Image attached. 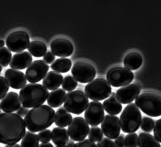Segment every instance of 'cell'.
<instances>
[{
	"label": "cell",
	"mask_w": 161,
	"mask_h": 147,
	"mask_svg": "<svg viewBox=\"0 0 161 147\" xmlns=\"http://www.w3.org/2000/svg\"><path fill=\"white\" fill-rule=\"evenodd\" d=\"M26 132L24 120L19 115L13 113H0V143H17Z\"/></svg>",
	"instance_id": "1"
},
{
	"label": "cell",
	"mask_w": 161,
	"mask_h": 147,
	"mask_svg": "<svg viewBox=\"0 0 161 147\" xmlns=\"http://www.w3.org/2000/svg\"><path fill=\"white\" fill-rule=\"evenodd\" d=\"M55 110L47 105L35 107L30 110L24 119L29 131L36 133L50 127L54 122Z\"/></svg>",
	"instance_id": "2"
},
{
	"label": "cell",
	"mask_w": 161,
	"mask_h": 147,
	"mask_svg": "<svg viewBox=\"0 0 161 147\" xmlns=\"http://www.w3.org/2000/svg\"><path fill=\"white\" fill-rule=\"evenodd\" d=\"M48 95V90L44 86L37 83L26 84L19 92L21 103L29 109L44 104Z\"/></svg>",
	"instance_id": "3"
},
{
	"label": "cell",
	"mask_w": 161,
	"mask_h": 147,
	"mask_svg": "<svg viewBox=\"0 0 161 147\" xmlns=\"http://www.w3.org/2000/svg\"><path fill=\"white\" fill-rule=\"evenodd\" d=\"M140 110L135 103L127 105L120 116V127L125 133H135L139 130L142 121Z\"/></svg>",
	"instance_id": "4"
},
{
	"label": "cell",
	"mask_w": 161,
	"mask_h": 147,
	"mask_svg": "<svg viewBox=\"0 0 161 147\" xmlns=\"http://www.w3.org/2000/svg\"><path fill=\"white\" fill-rule=\"evenodd\" d=\"M136 105L144 114L152 117L161 116V97L155 93H142L135 100Z\"/></svg>",
	"instance_id": "5"
},
{
	"label": "cell",
	"mask_w": 161,
	"mask_h": 147,
	"mask_svg": "<svg viewBox=\"0 0 161 147\" xmlns=\"http://www.w3.org/2000/svg\"><path fill=\"white\" fill-rule=\"evenodd\" d=\"M85 93L91 100L103 101L108 98L112 93V87L108 81L103 78L93 79L86 85Z\"/></svg>",
	"instance_id": "6"
},
{
	"label": "cell",
	"mask_w": 161,
	"mask_h": 147,
	"mask_svg": "<svg viewBox=\"0 0 161 147\" xmlns=\"http://www.w3.org/2000/svg\"><path fill=\"white\" fill-rule=\"evenodd\" d=\"M89 104V99L84 92L80 90L69 92L66 96L64 107L68 112L80 115Z\"/></svg>",
	"instance_id": "7"
},
{
	"label": "cell",
	"mask_w": 161,
	"mask_h": 147,
	"mask_svg": "<svg viewBox=\"0 0 161 147\" xmlns=\"http://www.w3.org/2000/svg\"><path fill=\"white\" fill-rule=\"evenodd\" d=\"M134 75L125 67L117 66L111 68L107 74V79L114 87H121L133 82Z\"/></svg>",
	"instance_id": "8"
},
{
	"label": "cell",
	"mask_w": 161,
	"mask_h": 147,
	"mask_svg": "<svg viewBox=\"0 0 161 147\" xmlns=\"http://www.w3.org/2000/svg\"><path fill=\"white\" fill-rule=\"evenodd\" d=\"M73 77L81 83H87L94 79L96 76V70L91 64L84 61L75 62L71 69Z\"/></svg>",
	"instance_id": "9"
},
{
	"label": "cell",
	"mask_w": 161,
	"mask_h": 147,
	"mask_svg": "<svg viewBox=\"0 0 161 147\" xmlns=\"http://www.w3.org/2000/svg\"><path fill=\"white\" fill-rule=\"evenodd\" d=\"M6 43L12 52L18 53L28 49L30 43V38L25 31H14L8 36Z\"/></svg>",
	"instance_id": "10"
},
{
	"label": "cell",
	"mask_w": 161,
	"mask_h": 147,
	"mask_svg": "<svg viewBox=\"0 0 161 147\" xmlns=\"http://www.w3.org/2000/svg\"><path fill=\"white\" fill-rule=\"evenodd\" d=\"M89 124L81 117L72 119L68 127V132L71 139L79 142L86 138L89 131Z\"/></svg>",
	"instance_id": "11"
},
{
	"label": "cell",
	"mask_w": 161,
	"mask_h": 147,
	"mask_svg": "<svg viewBox=\"0 0 161 147\" xmlns=\"http://www.w3.org/2000/svg\"><path fill=\"white\" fill-rule=\"evenodd\" d=\"M49 70V66L42 60H35L28 66L26 71V77L30 83L40 82Z\"/></svg>",
	"instance_id": "12"
},
{
	"label": "cell",
	"mask_w": 161,
	"mask_h": 147,
	"mask_svg": "<svg viewBox=\"0 0 161 147\" xmlns=\"http://www.w3.org/2000/svg\"><path fill=\"white\" fill-rule=\"evenodd\" d=\"M104 117V108L99 101H93L87 105L84 113L85 120L92 127L101 124Z\"/></svg>",
	"instance_id": "13"
},
{
	"label": "cell",
	"mask_w": 161,
	"mask_h": 147,
	"mask_svg": "<svg viewBox=\"0 0 161 147\" xmlns=\"http://www.w3.org/2000/svg\"><path fill=\"white\" fill-rule=\"evenodd\" d=\"M101 128L103 133L110 139H115L120 134V121L118 117L113 115H107L101 122Z\"/></svg>",
	"instance_id": "14"
},
{
	"label": "cell",
	"mask_w": 161,
	"mask_h": 147,
	"mask_svg": "<svg viewBox=\"0 0 161 147\" xmlns=\"http://www.w3.org/2000/svg\"><path fill=\"white\" fill-rule=\"evenodd\" d=\"M141 93V88L136 84H130L118 89L116 98L121 104H130Z\"/></svg>",
	"instance_id": "15"
},
{
	"label": "cell",
	"mask_w": 161,
	"mask_h": 147,
	"mask_svg": "<svg viewBox=\"0 0 161 147\" xmlns=\"http://www.w3.org/2000/svg\"><path fill=\"white\" fill-rule=\"evenodd\" d=\"M50 47L54 55L60 57H69L71 55L74 50L72 43L64 38L55 39L51 42Z\"/></svg>",
	"instance_id": "16"
},
{
	"label": "cell",
	"mask_w": 161,
	"mask_h": 147,
	"mask_svg": "<svg viewBox=\"0 0 161 147\" xmlns=\"http://www.w3.org/2000/svg\"><path fill=\"white\" fill-rule=\"evenodd\" d=\"M5 77L9 86L13 89H22L27 84L26 75L18 70L8 69L5 71Z\"/></svg>",
	"instance_id": "17"
},
{
	"label": "cell",
	"mask_w": 161,
	"mask_h": 147,
	"mask_svg": "<svg viewBox=\"0 0 161 147\" xmlns=\"http://www.w3.org/2000/svg\"><path fill=\"white\" fill-rule=\"evenodd\" d=\"M21 104L19 95L14 92H10L2 99L0 107L3 112L12 113L17 111Z\"/></svg>",
	"instance_id": "18"
},
{
	"label": "cell",
	"mask_w": 161,
	"mask_h": 147,
	"mask_svg": "<svg viewBox=\"0 0 161 147\" xmlns=\"http://www.w3.org/2000/svg\"><path fill=\"white\" fill-rule=\"evenodd\" d=\"M32 56L27 51H22L14 54L10 63L12 69L24 70L27 68L32 61Z\"/></svg>",
	"instance_id": "19"
},
{
	"label": "cell",
	"mask_w": 161,
	"mask_h": 147,
	"mask_svg": "<svg viewBox=\"0 0 161 147\" xmlns=\"http://www.w3.org/2000/svg\"><path fill=\"white\" fill-rule=\"evenodd\" d=\"M63 80V76L60 73L51 71L45 76L42 84L47 90L53 91L58 89L60 86Z\"/></svg>",
	"instance_id": "20"
},
{
	"label": "cell",
	"mask_w": 161,
	"mask_h": 147,
	"mask_svg": "<svg viewBox=\"0 0 161 147\" xmlns=\"http://www.w3.org/2000/svg\"><path fill=\"white\" fill-rule=\"evenodd\" d=\"M66 94L65 91L61 88L52 91L47 98V104L54 108L60 107L64 102Z\"/></svg>",
	"instance_id": "21"
},
{
	"label": "cell",
	"mask_w": 161,
	"mask_h": 147,
	"mask_svg": "<svg viewBox=\"0 0 161 147\" xmlns=\"http://www.w3.org/2000/svg\"><path fill=\"white\" fill-rule=\"evenodd\" d=\"M142 63V57L138 52H130L126 55L124 58L125 67L130 70L138 69L141 67Z\"/></svg>",
	"instance_id": "22"
},
{
	"label": "cell",
	"mask_w": 161,
	"mask_h": 147,
	"mask_svg": "<svg viewBox=\"0 0 161 147\" xmlns=\"http://www.w3.org/2000/svg\"><path fill=\"white\" fill-rule=\"evenodd\" d=\"M51 140L56 146L66 145L69 140L68 130L64 128H54L51 132Z\"/></svg>",
	"instance_id": "23"
},
{
	"label": "cell",
	"mask_w": 161,
	"mask_h": 147,
	"mask_svg": "<svg viewBox=\"0 0 161 147\" xmlns=\"http://www.w3.org/2000/svg\"><path fill=\"white\" fill-rule=\"evenodd\" d=\"M72 120V115L64 107L59 108L55 114V124L59 127H66Z\"/></svg>",
	"instance_id": "24"
},
{
	"label": "cell",
	"mask_w": 161,
	"mask_h": 147,
	"mask_svg": "<svg viewBox=\"0 0 161 147\" xmlns=\"http://www.w3.org/2000/svg\"><path fill=\"white\" fill-rule=\"evenodd\" d=\"M139 147H161L159 141L148 133H142L138 137Z\"/></svg>",
	"instance_id": "25"
},
{
	"label": "cell",
	"mask_w": 161,
	"mask_h": 147,
	"mask_svg": "<svg viewBox=\"0 0 161 147\" xmlns=\"http://www.w3.org/2000/svg\"><path fill=\"white\" fill-rule=\"evenodd\" d=\"M103 106L105 111L110 115L119 114L123 109L121 103L115 98H109L103 103Z\"/></svg>",
	"instance_id": "26"
},
{
	"label": "cell",
	"mask_w": 161,
	"mask_h": 147,
	"mask_svg": "<svg viewBox=\"0 0 161 147\" xmlns=\"http://www.w3.org/2000/svg\"><path fill=\"white\" fill-rule=\"evenodd\" d=\"M47 48L46 44L40 41H33L30 42L28 50L34 57L40 58L46 54Z\"/></svg>",
	"instance_id": "27"
},
{
	"label": "cell",
	"mask_w": 161,
	"mask_h": 147,
	"mask_svg": "<svg viewBox=\"0 0 161 147\" xmlns=\"http://www.w3.org/2000/svg\"><path fill=\"white\" fill-rule=\"evenodd\" d=\"M72 62L69 59L61 58L54 61L51 65V68L56 72L65 73L70 70Z\"/></svg>",
	"instance_id": "28"
},
{
	"label": "cell",
	"mask_w": 161,
	"mask_h": 147,
	"mask_svg": "<svg viewBox=\"0 0 161 147\" xmlns=\"http://www.w3.org/2000/svg\"><path fill=\"white\" fill-rule=\"evenodd\" d=\"M39 144L38 135L34 133L26 131L22 139L21 147H38Z\"/></svg>",
	"instance_id": "29"
},
{
	"label": "cell",
	"mask_w": 161,
	"mask_h": 147,
	"mask_svg": "<svg viewBox=\"0 0 161 147\" xmlns=\"http://www.w3.org/2000/svg\"><path fill=\"white\" fill-rule=\"evenodd\" d=\"M11 52L9 49L6 47L0 48V64L2 66L7 67L10 64L11 60Z\"/></svg>",
	"instance_id": "30"
},
{
	"label": "cell",
	"mask_w": 161,
	"mask_h": 147,
	"mask_svg": "<svg viewBox=\"0 0 161 147\" xmlns=\"http://www.w3.org/2000/svg\"><path fill=\"white\" fill-rule=\"evenodd\" d=\"M78 86V83L76 80L73 76L67 75L64 79L62 83V87L65 91L69 92L73 91Z\"/></svg>",
	"instance_id": "31"
},
{
	"label": "cell",
	"mask_w": 161,
	"mask_h": 147,
	"mask_svg": "<svg viewBox=\"0 0 161 147\" xmlns=\"http://www.w3.org/2000/svg\"><path fill=\"white\" fill-rule=\"evenodd\" d=\"M155 122L151 118L145 117L142 119L141 129L142 131L147 133H151L154 129Z\"/></svg>",
	"instance_id": "32"
},
{
	"label": "cell",
	"mask_w": 161,
	"mask_h": 147,
	"mask_svg": "<svg viewBox=\"0 0 161 147\" xmlns=\"http://www.w3.org/2000/svg\"><path fill=\"white\" fill-rule=\"evenodd\" d=\"M88 138L93 142H98L103 137V132L98 127H92L89 129Z\"/></svg>",
	"instance_id": "33"
},
{
	"label": "cell",
	"mask_w": 161,
	"mask_h": 147,
	"mask_svg": "<svg viewBox=\"0 0 161 147\" xmlns=\"http://www.w3.org/2000/svg\"><path fill=\"white\" fill-rule=\"evenodd\" d=\"M125 147H138V136L135 133L128 134L125 138Z\"/></svg>",
	"instance_id": "34"
},
{
	"label": "cell",
	"mask_w": 161,
	"mask_h": 147,
	"mask_svg": "<svg viewBox=\"0 0 161 147\" xmlns=\"http://www.w3.org/2000/svg\"><path fill=\"white\" fill-rule=\"evenodd\" d=\"M10 89V86L5 77L0 76V100L6 95Z\"/></svg>",
	"instance_id": "35"
},
{
	"label": "cell",
	"mask_w": 161,
	"mask_h": 147,
	"mask_svg": "<svg viewBox=\"0 0 161 147\" xmlns=\"http://www.w3.org/2000/svg\"><path fill=\"white\" fill-rule=\"evenodd\" d=\"M37 135L39 140L41 142H49L51 140V131L49 129L41 131Z\"/></svg>",
	"instance_id": "36"
},
{
	"label": "cell",
	"mask_w": 161,
	"mask_h": 147,
	"mask_svg": "<svg viewBox=\"0 0 161 147\" xmlns=\"http://www.w3.org/2000/svg\"><path fill=\"white\" fill-rule=\"evenodd\" d=\"M97 147H117L115 143L110 139L103 138L97 143Z\"/></svg>",
	"instance_id": "37"
},
{
	"label": "cell",
	"mask_w": 161,
	"mask_h": 147,
	"mask_svg": "<svg viewBox=\"0 0 161 147\" xmlns=\"http://www.w3.org/2000/svg\"><path fill=\"white\" fill-rule=\"evenodd\" d=\"M73 147H97L96 144L90 139H85L75 143Z\"/></svg>",
	"instance_id": "38"
},
{
	"label": "cell",
	"mask_w": 161,
	"mask_h": 147,
	"mask_svg": "<svg viewBox=\"0 0 161 147\" xmlns=\"http://www.w3.org/2000/svg\"><path fill=\"white\" fill-rule=\"evenodd\" d=\"M153 132L155 137L161 143V119L158 120L156 122Z\"/></svg>",
	"instance_id": "39"
},
{
	"label": "cell",
	"mask_w": 161,
	"mask_h": 147,
	"mask_svg": "<svg viewBox=\"0 0 161 147\" xmlns=\"http://www.w3.org/2000/svg\"><path fill=\"white\" fill-rule=\"evenodd\" d=\"M43 60L47 64H52V63H53L54 61L55 60V56L52 52L48 51L43 56Z\"/></svg>",
	"instance_id": "40"
},
{
	"label": "cell",
	"mask_w": 161,
	"mask_h": 147,
	"mask_svg": "<svg viewBox=\"0 0 161 147\" xmlns=\"http://www.w3.org/2000/svg\"><path fill=\"white\" fill-rule=\"evenodd\" d=\"M114 143L117 147H125V136L121 134L114 140Z\"/></svg>",
	"instance_id": "41"
},
{
	"label": "cell",
	"mask_w": 161,
	"mask_h": 147,
	"mask_svg": "<svg viewBox=\"0 0 161 147\" xmlns=\"http://www.w3.org/2000/svg\"><path fill=\"white\" fill-rule=\"evenodd\" d=\"M29 111L28 108H27L25 107L21 106L20 108L17 111V114L20 116L21 117H25Z\"/></svg>",
	"instance_id": "42"
},
{
	"label": "cell",
	"mask_w": 161,
	"mask_h": 147,
	"mask_svg": "<svg viewBox=\"0 0 161 147\" xmlns=\"http://www.w3.org/2000/svg\"><path fill=\"white\" fill-rule=\"evenodd\" d=\"M38 147H54V146L50 143L44 142L40 144Z\"/></svg>",
	"instance_id": "43"
},
{
	"label": "cell",
	"mask_w": 161,
	"mask_h": 147,
	"mask_svg": "<svg viewBox=\"0 0 161 147\" xmlns=\"http://www.w3.org/2000/svg\"><path fill=\"white\" fill-rule=\"evenodd\" d=\"M75 144V141H73L72 139H69L67 143L66 144V146L67 147H73Z\"/></svg>",
	"instance_id": "44"
},
{
	"label": "cell",
	"mask_w": 161,
	"mask_h": 147,
	"mask_svg": "<svg viewBox=\"0 0 161 147\" xmlns=\"http://www.w3.org/2000/svg\"><path fill=\"white\" fill-rule=\"evenodd\" d=\"M5 147H21L20 145L18 144H10V145H7Z\"/></svg>",
	"instance_id": "45"
},
{
	"label": "cell",
	"mask_w": 161,
	"mask_h": 147,
	"mask_svg": "<svg viewBox=\"0 0 161 147\" xmlns=\"http://www.w3.org/2000/svg\"><path fill=\"white\" fill-rule=\"evenodd\" d=\"M109 97L111 98H116V93L115 92H112L109 96Z\"/></svg>",
	"instance_id": "46"
},
{
	"label": "cell",
	"mask_w": 161,
	"mask_h": 147,
	"mask_svg": "<svg viewBox=\"0 0 161 147\" xmlns=\"http://www.w3.org/2000/svg\"><path fill=\"white\" fill-rule=\"evenodd\" d=\"M5 45V42L3 40H0V48L4 47Z\"/></svg>",
	"instance_id": "47"
},
{
	"label": "cell",
	"mask_w": 161,
	"mask_h": 147,
	"mask_svg": "<svg viewBox=\"0 0 161 147\" xmlns=\"http://www.w3.org/2000/svg\"><path fill=\"white\" fill-rule=\"evenodd\" d=\"M3 68L2 67V66L0 64V73H1L2 71Z\"/></svg>",
	"instance_id": "48"
},
{
	"label": "cell",
	"mask_w": 161,
	"mask_h": 147,
	"mask_svg": "<svg viewBox=\"0 0 161 147\" xmlns=\"http://www.w3.org/2000/svg\"><path fill=\"white\" fill-rule=\"evenodd\" d=\"M56 147H67L65 145H62V146H57Z\"/></svg>",
	"instance_id": "49"
},
{
	"label": "cell",
	"mask_w": 161,
	"mask_h": 147,
	"mask_svg": "<svg viewBox=\"0 0 161 147\" xmlns=\"http://www.w3.org/2000/svg\"><path fill=\"white\" fill-rule=\"evenodd\" d=\"M1 107H0V113H1Z\"/></svg>",
	"instance_id": "50"
}]
</instances>
